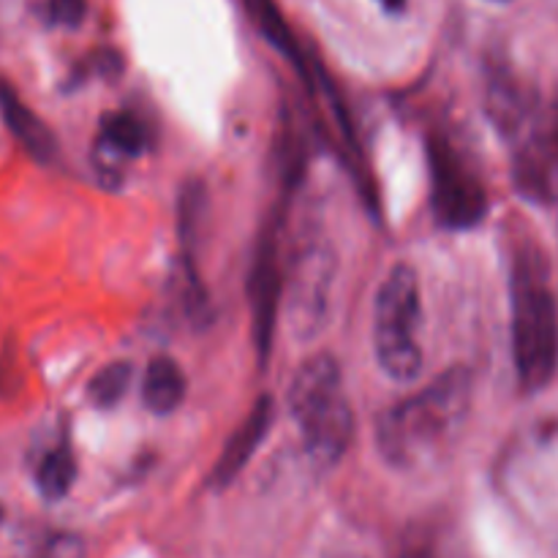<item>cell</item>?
I'll use <instances>...</instances> for the list:
<instances>
[{
    "label": "cell",
    "mask_w": 558,
    "mask_h": 558,
    "mask_svg": "<svg viewBox=\"0 0 558 558\" xmlns=\"http://www.w3.org/2000/svg\"><path fill=\"white\" fill-rule=\"evenodd\" d=\"M289 412L300 425L311 461L327 469L347 456L354 439V414L332 354H311L300 365L289 385Z\"/></svg>",
    "instance_id": "277c9868"
},
{
    "label": "cell",
    "mask_w": 558,
    "mask_h": 558,
    "mask_svg": "<svg viewBox=\"0 0 558 558\" xmlns=\"http://www.w3.org/2000/svg\"><path fill=\"white\" fill-rule=\"evenodd\" d=\"M407 3L409 0H379L381 9L390 11V14H403V11H407Z\"/></svg>",
    "instance_id": "ffe728a7"
},
{
    "label": "cell",
    "mask_w": 558,
    "mask_h": 558,
    "mask_svg": "<svg viewBox=\"0 0 558 558\" xmlns=\"http://www.w3.org/2000/svg\"><path fill=\"white\" fill-rule=\"evenodd\" d=\"M494 488L529 534L558 545V417L534 420L505 441Z\"/></svg>",
    "instance_id": "7a4b0ae2"
},
{
    "label": "cell",
    "mask_w": 558,
    "mask_h": 558,
    "mask_svg": "<svg viewBox=\"0 0 558 558\" xmlns=\"http://www.w3.org/2000/svg\"><path fill=\"white\" fill-rule=\"evenodd\" d=\"M243 3H245V9H248L251 20H254L256 31H259L262 36H265L267 41H270L272 47L283 54V58L292 60V65L300 71V74H303L305 82H311L308 63H305V58H303V49H300V41L294 38L289 22L283 20V14H281V9L276 5V0H243Z\"/></svg>",
    "instance_id": "4fadbf2b"
},
{
    "label": "cell",
    "mask_w": 558,
    "mask_h": 558,
    "mask_svg": "<svg viewBox=\"0 0 558 558\" xmlns=\"http://www.w3.org/2000/svg\"><path fill=\"white\" fill-rule=\"evenodd\" d=\"M185 381L183 368L174 363L172 357H153L145 371V381H142V401L153 414H172L178 412L180 403L185 401Z\"/></svg>",
    "instance_id": "7c38bea8"
},
{
    "label": "cell",
    "mask_w": 558,
    "mask_h": 558,
    "mask_svg": "<svg viewBox=\"0 0 558 558\" xmlns=\"http://www.w3.org/2000/svg\"><path fill=\"white\" fill-rule=\"evenodd\" d=\"M430 210L445 229H472L488 213V191L472 158L447 134L428 136Z\"/></svg>",
    "instance_id": "8992f818"
},
{
    "label": "cell",
    "mask_w": 558,
    "mask_h": 558,
    "mask_svg": "<svg viewBox=\"0 0 558 558\" xmlns=\"http://www.w3.org/2000/svg\"><path fill=\"white\" fill-rule=\"evenodd\" d=\"M512 360L523 392H539L558 368V305L548 265L532 243L512 256Z\"/></svg>",
    "instance_id": "3957f363"
},
{
    "label": "cell",
    "mask_w": 558,
    "mask_h": 558,
    "mask_svg": "<svg viewBox=\"0 0 558 558\" xmlns=\"http://www.w3.org/2000/svg\"><path fill=\"white\" fill-rule=\"evenodd\" d=\"M0 523H3V507H0Z\"/></svg>",
    "instance_id": "44dd1931"
},
{
    "label": "cell",
    "mask_w": 558,
    "mask_h": 558,
    "mask_svg": "<svg viewBox=\"0 0 558 558\" xmlns=\"http://www.w3.org/2000/svg\"><path fill=\"white\" fill-rule=\"evenodd\" d=\"M349 558H357V556H349Z\"/></svg>",
    "instance_id": "7402d4cb"
},
{
    "label": "cell",
    "mask_w": 558,
    "mask_h": 558,
    "mask_svg": "<svg viewBox=\"0 0 558 558\" xmlns=\"http://www.w3.org/2000/svg\"><path fill=\"white\" fill-rule=\"evenodd\" d=\"M0 109H3L5 125L14 140L25 147V153H31L41 163H52L58 158V140H54L52 129L27 104H22L16 93L3 85H0Z\"/></svg>",
    "instance_id": "8fae6325"
},
{
    "label": "cell",
    "mask_w": 558,
    "mask_h": 558,
    "mask_svg": "<svg viewBox=\"0 0 558 558\" xmlns=\"http://www.w3.org/2000/svg\"><path fill=\"white\" fill-rule=\"evenodd\" d=\"M272 417H276L272 398L262 396L259 401L251 407V412L245 414L243 423L238 425V430L229 436V441L221 450V458H218V463L213 466L210 483L216 485V488H229V485L243 474V469L248 466L254 452L259 450L262 441L267 439V430H270Z\"/></svg>",
    "instance_id": "9c48e42d"
},
{
    "label": "cell",
    "mask_w": 558,
    "mask_h": 558,
    "mask_svg": "<svg viewBox=\"0 0 558 558\" xmlns=\"http://www.w3.org/2000/svg\"><path fill=\"white\" fill-rule=\"evenodd\" d=\"M150 147V125L129 109H118V112H107L101 118V131H98L96 142V167L98 172L120 174V163L125 158L142 156Z\"/></svg>",
    "instance_id": "30bf717a"
},
{
    "label": "cell",
    "mask_w": 558,
    "mask_h": 558,
    "mask_svg": "<svg viewBox=\"0 0 558 558\" xmlns=\"http://www.w3.org/2000/svg\"><path fill=\"white\" fill-rule=\"evenodd\" d=\"M281 256H278L276 234L267 232L256 248L254 267H251L248 300H251V327H254V349L259 354V363L267 365L272 352V338H276L278 308H281L283 278H281Z\"/></svg>",
    "instance_id": "ba28073f"
},
{
    "label": "cell",
    "mask_w": 558,
    "mask_h": 558,
    "mask_svg": "<svg viewBox=\"0 0 558 558\" xmlns=\"http://www.w3.org/2000/svg\"><path fill=\"white\" fill-rule=\"evenodd\" d=\"M207 210V196L205 185L199 180H191L183 191H180V240H183V248L189 254V248L194 251L196 240H199V227L205 221Z\"/></svg>",
    "instance_id": "e0dca14e"
},
{
    "label": "cell",
    "mask_w": 558,
    "mask_h": 558,
    "mask_svg": "<svg viewBox=\"0 0 558 558\" xmlns=\"http://www.w3.org/2000/svg\"><path fill=\"white\" fill-rule=\"evenodd\" d=\"M47 11L52 25L80 27L87 16V0H49Z\"/></svg>",
    "instance_id": "ac0fdd59"
},
{
    "label": "cell",
    "mask_w": 558,
    "mask_h": 558,
    "mask_svg": "<svg viewBox=\"0 0 558 558\" xmlns=\"http://www.w3.org/2000/svg\"><path fill=\"white\" fill-rule=\"evenodd\" d=\"M401 558H456V550L439 523L423 521L414 523L403 537Z\"/></svg>",
    "instance_id": "9a60e30c"
},
{
    "label": "cell",
    "mask_w": 558,
    "mask_h": 558,
    "mask_svg": "<svg viewBox=\"0 0 558 558\" xmlns=\"http://www.w3.org/2000/svg\"><path fill=\"white\" fill-rule=\"evenodd\" d=\"M76 483V458L65 445L54 447L44 456L36 469V488L47 501H60L69 496Z\"/></svg>",
    "instance_id": "5bb4252c"
},
{
    "label": "cell",
    "mask_w": 558,
    "mask_h": 558,
    "mask_svg": "<svg viewBox=\"0 0 558 558\" xmlns=\"http://www.w3.org/2000/svg\"><path fill=\"white\" fill-rule=\"evenodd\" d=\"M474 379L466 365H450L428 387L392 403L376 420V447L398 472H420L447 456L472 414Z\"/></svg>",
    "instance_id": "6da1fadb"
},
{
    "label": "cell",
    "mask_w": 558,
    "mask_h": 558,
    "mask_svg": "<svg viewBox=\"0 0 558 558\" xmlns=\"http://www.w3.org/2000/svg\"><path fill=\"white\" fill-rule=\"evenodd\" d=\"M38 558H85V543L76 534H54L44 543Z\"/></svg>",
    "instance_id": "d6986e66"
},
{
    "label": "cell",
    "mask_w": 558,
    "mask_h": 558,
    "mask_svg": "<svg viewBox=\"0 0 558 558\" xmlns=\"http://www.w3.org/2000/svg\"><path fill=\"white\" fill-rule=\"evenodd\" d=\"M420 322H423V298L414 267L398 262L381 281L374 305V352L379 368L392 381L417 379L423 374L425 354L420 347Z\"/></svg>",
    "instance_id": "5b68a950"
},
{
    "label": "cell",
    "mask_w": 558,
    "mask_h": 558,
    "mask_svg": "<svg viewBox=\"0 0 558 558\" xmlns=\"http://www.w3.org/2000/svg\"><path fill=\"white\" fill-rule=\"evenodd\" d=\"M131 385V363H109L107 368L98 371L96 376L87 385V396L96 403L98 409H112L123 401V396L129 392Z\"/></svg>",
    "instance_id": "2e32d148"
},
{
    "label": "cell",
    "mask_w": 558,
    "mask_h": 558,
    "mask_svg": "<svg viewBox=\"0 0 558 558\" xmlns=\"http://www.w3.org/2000/svg\"><path fill=\"white\" fill-rule=\"evenodd\" d=\"M336 272V254L325 240H311L294 256L287 283V319L298 341H314L325 330Z\"/></svg>",
    "instance_id": "52a82bcc"
}]
</instances>
